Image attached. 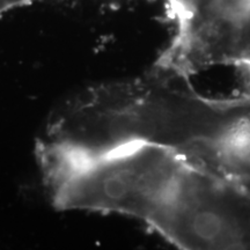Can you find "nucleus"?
I'll use <instances>...</instances> for the list:
<instances>
[{
  "label": "nucleus",
  "instance_id": "nucleus-1",
  "mask_svg": "<svg viewBox=\"0 0 250 250\" xmlns=\"http://www.w3.org/2000/svg\"><path fill=\"white\" fill-rule=\"evenodd\" d=\"M213 149L225 162L239 167H250V115L229 121L212 139Z\"/></svg>",
  "mask_w": 250,
  "mask_h": 250
},
{
  "label": "nucleus",
  "instance_id": "nucleus-2",
  "mask_svg": "<svg viewBox=\"0 0 250 250\" xmlns=\"http://www.w3.org/2000/svg\"><path fill=\"white\" fill-rule=\"evenodd\" d=\"M190 229L197 239L204 242H215L227 229V223L221 214L211 210L198 211L190 220Z\"/></svg>",
  "mask_w": 250,
  "mask_h": 250
},
{
  "label": "nucleus",
  "instance_id": "nucleus-3",
  "mask_svg": "<svg viewBox=\"0 0 250 250\" xmlns=\"http://www.w3.org/2000/svg\"><path fill=\"white\" fill-rule=\"evenodd\" d=\"M33 1H35V0H0V17H2L12 9L28 5Z\"/></svg>",
  "mask_w": 250,
  "mask_h": 250
}]
</instances>
